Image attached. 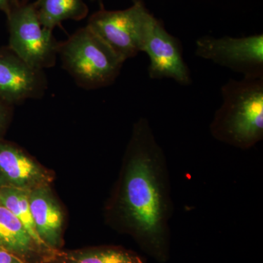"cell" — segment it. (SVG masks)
<instances>
[{
    "instance_id": "obj_1",
    "label": "cell",
    "mask_w": 263,
    "mask_h": 263,
    "mask_svg": "<svg viewBox=\"0 0 263 263\" xmlns=\"http://www.w3.org/2000/svg\"><path fill=\"white\" fill-rule=\"evenodd\" d=\"M167 157L149 121L133 127L120 178L109 205L112 220L158 263L171 259L174 212Z\"/></svg>"
},
{
    "instance_id": "obj_2",
    "label": "cell",
    "mask_w": 263,
    "mask_h": 263,
    "mask_svg": "<svg viewBox=\"0 0 263 263\" xmlns=\"http://www.w3.org/2000/svg\"><path fill=\"white\" fill-rule=\"evenodd\" d=\"M221 93L209 127L213 138L238 149L253 148L263 140V76L230 79Z\"/></svg>"
},
{
    "instance_id": "obj_3",
    "label": "cell",
    "mask_w": 263,
    "mask_h": 263,
    "mask_svg": "<svg viewBox=\"0 0 263 263\" xmlns=\"http://www.w3.org/2000/svg\"><path fill=\"white\" fill-rule=\"evenodd\" d=\"M58 56L76 84L89 90L114 84L125 62L87 25L60 43Z\"/></svg>"
},
{
    "instance_id": "obj_4",
    "label": "cell",
    "mask_w": 263,
    "mask_h": 263,
    "mask_svg": "<svg viewBox=\"0 0 263 263\" xmlns=\"http://www.w3.org/2000/svg\"><path fill=\"white\" fill-rule=\"evenodd\" d=\"M6 17L12 51L40 70L56 65L60 42L41 24L33 3L19 2Z\"/></svg>"
},
{
    "instance_id": "obj_5",
    "label": "cell",
    "mask_w": 263,
    "mask_h": 263,
    "mask_svg": "<svg viewBox=\"0 0 263 263\" xmlns=\"http://www.w3.org/2000/svg\"><path fill=\"white\" fill-rule=\"evenodd\" d=\"M152 15L142 0H137L124 10H107L102 7L90 16L87 26L126 61L142 52Z\"/></svg>"
},
{
    "instance_id": "obj_6",
    "label": "cell",
    "mask_w": 263,
    "mask_h": 263,
    "mask_svg": "<svg viewBox=\"0 0 263 263\" xmlns=\"http://www.w3.org/2000/svg\"><path fill=\"white\" fill-rule=\"evenodd\" d=\"M195 55L243 77L263 76V34L243 37L204 36L195 42Z\"/></svg>"
},
{
    "instance_id": "obj_7",
    "label": "cell",
    "mask_w": 263,
    "mask_h": 263,
    "mask_svg": "<svg viewBox=\"0 0 263 263\" xmlns=\"http://www.w3.org/2000/svg\"><path fill=\"white\" fill-rule=\"evenodd\" d=\"M142 52L149 58L150 79H173L182 86L193 83L190 69L183 60L181 41L170 34L163 23L153 15L147 24Z\"/></svg>"
},
{
    "instance_id": "obj_8",
    "label": "cell",
    "mask_w": 263,
    "mask_h": 263,
    "mask_svg": "<svg viewBox=\"0 0 263 263\" xmlns=\"http://www.w3.org/2000/svg\"><path fill=\"white\" fill-rule=\"evenodd\" d=\"M48 88L44 70L29 65L8 46L0 48V98L12 106L42 98Z\"/></svg>"
},
{
    "instance_id": "obj_9",
    "label": "cell",
    "mask_w": 263,
    "mask_h": 263,
    "mask_svg": "<svg viewBox=\"0 0 263 263\" xmlns=\"http://www.w3.org/2000/svg\"><path fill=\"white\" fill-rule=\"evenodd\" d=\"M53 179L47 168L20 147L0 138V188L32 190Z\"/></svg>"
},
{
    "instance_id": "obj_10",
    "label": "cell",
    "mask_w": 263,
    "mask_h": 263,
    "mask_svg": "<svg viewBox=\"0 0 263 263\" xmlns=\"http://www.w3.org/2000/svg\"><path fill=\"white\" fill-rule=\"evenodd\" d=\"M29 202L39 238L51 250L62 249L65 216L50 185H43L30 190Z\"/></svg>"
},
{
    "instance_id": "obj_11",
    "label": "cell",
    "mask_w": 263,
    "mask_h": 263,
    "mask_svg": "<svg viewBox=\"0 0 263 263\" xmlns=\"http://www.w3.org/2000/svg\"><path fill=\"white\" fill-rule=\"evenodd\" d=\"M0 249L27 263H47L56 251L37 245L18 218L0 202Z\"/></svg>"
},
{
    "instance_id": "obj_12",
    "label": "cell",
    "mask_w": 263,
    "mask_h": 263,
    "mask_svg": "<svg viewBox=\"0 0 263 263\" xmlns=\"http://www.w3.org/2000/svg\"><path fill=\"white\" fill-rule=\"evenodd\" d=\"M47 263H146V259L130 249L105 245L74 250L60 249Z\"/></svg>"
},
{
    "instance_id": "obj_13",
    "label": "cell",
    "mask_w": 263,
    "mask_h": 263,
    "mask_svg": "<svg viewBox=\"0 0 263 263\" xmlns=\"http://www.w3.org/2000/svg\"><path fill=\"white\" fill-rule=\"evenodd\" d=\"M33 5L41 24L52 31L65 21L82 20L89 13L84 0H37Z\"/></svg>"
},
{
    "instance_id": "obj_14",
    "label": "cell",
    "mask_w": 263,
    "mask_h": 263,
    "mask_svg": "<svg viewBox=\"0 0 263 263\" xmlns=\"http://www.w3.org/2000/svg\"><path fill=\"white\" fill-rule=\"evenodd\" d=\"M30 190L15 188H0V202L13 213L34 241L43 248L51 250L38 236L33 221L29 202ZM53 251V250H51Z\"/></svg>"
},
{
    "instance_id": "obj_15",
    "label": "cell",
    "mask_w": 263,
    "mask_h": 263,
    "mask_svg": "<svg viewBox=\"0 0 263 263\" xmlns=\"http://www.w3.org/2000/svg\"><path fill=\"white\" fill-rule=\"evenodd\" d=\"M13 106L0 98V138H3L11 121Z\"/></svg>"
},
{
    "instance_id": "obj_16",
    "label": "cell",
    "mask_w": 263,
    "mask_h": 263,
    "mask_svg": "<svg viewBox=\"0 0 263 263\" xmlns=\"http://www.w3.org/2000/svg\"><path fill=\"white\" fill-rule=\"evenodd\" d=\"M0 263H27L15 254L0 249Z\"/></svg>"
},
{
    "instance_id": "obj_17",
    "label": "cell",
    "mask_w": 263,
    "mask_h": 263,
    "mask_svg": "<svg viewBox=\"0 0 263 263\" xmlns=\"http://www.w3.org/2000/svg\"><path fill=\"white\" fill-rule=\"evenodd\" d=\"M19 0H0V11L3 12L5 15L15 8L19 3Z\"/></svg>"
},
{
    "instance_id": "obj_18",
    "label": "cell",
    "mask_w": 263,
    "mask_h": 263,
    "mask_svg": "<svg viewBox=\"0 0 263 263\" xmlns=\"http://www.w3.org/2000/svg\"><path fill=\"white\" fill-rule=\"evenodd\" d=\"M91 1H101V0H91ZM133 3H134V2H136L137 1V0H133Z\"/></svg>"
}]
</instances>
